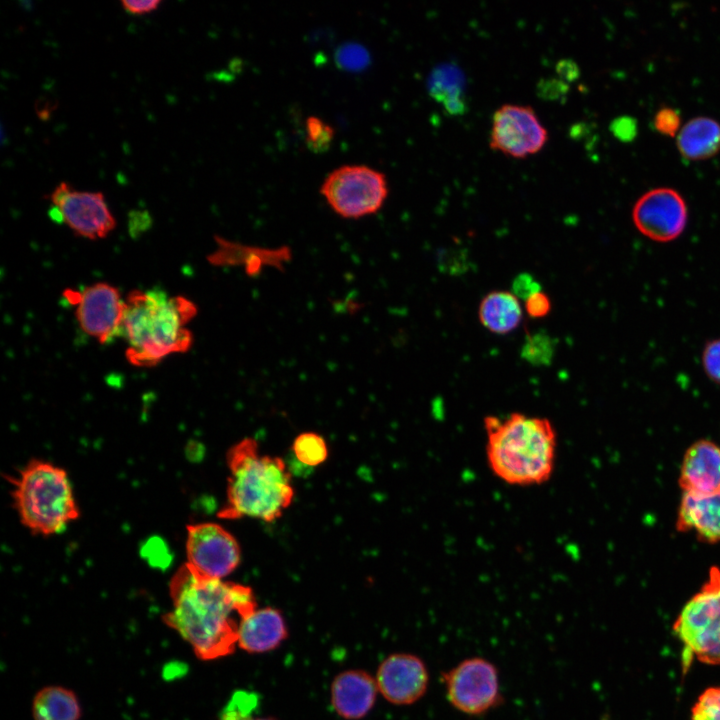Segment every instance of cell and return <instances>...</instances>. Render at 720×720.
Listing matches in <instances>:
<instances>
[{"mask_svg": "<svg viewBox=\"0 0 720 720\" xmlns=\"http://www.w3.org/2000/svg\"><path fill=\"white\" fill-rule=\"evenodd\" d=\"M169 592L172 609L163 620L202 660L231 654L240 621L257 609L250 587L204 578L186 564L171 578Z\"/></svg>", "mask_w": 720, "mask_h": 720, "instance_id": "1", "label": "cell"}, {"mask_svg": "<svg viewBox=\"0 0 720 720\" xmlns=\"http://www.w3.org/2000/svg\"><path fill=\"white\" fill-rule=\"evenodd\" d=\"M485 455L491 473L515 487L539 486L554 473L558 437L546 417L511 413L504 418L486 416Z\"/></svg>", "mask_w": 720, "mask_h": 720, "instance_id": "2", "label": "cell"}, {"mask_svg": "<svg viewBox=\"0 0 720 720\" xmlns=\"http://www.w3.org/2000/svg\"><path fill=\"white\" fill-rule=\"evenodd\" d=\"M121 335L128 344L126 358L137 367H153L167 356L187 352L193 334L187 324L196 305L183 296L161 289L133 290L125 299Z\"/></svg>", "mask_w": 720, "mask_h": 720, "instance_id": "3", "label": "cell"}, {"mask_svg": "<svg viewBox=\"0 0 720 720\" xmlns=\"http://www.w3.org/2000/svg\"><path fill=\"white\" fill-rule=\"evenodd\" d=\"M229 469L226 503L218 517H251L272 522L291 504V475L279 457L262 455L257 441L245 438L226 454Z\"/></svg>", "mask_w": 720, "mask_h": 720, "instance_id": "4", "label": "cell"}, {"mask_svg": "<svg viewBox=\"0 0 720 720\" xmlns=\"http://www.w3.org/2000/svg\"><path fill=\"white\" fill-rule=\"evenodd\" d=\"M9 481L19 520L32 534L51 536L61 533L79 518L73 488L63 468L33 459Z\"/></svg>", "mask_w": 720, "mask_h": 720, "instance_id": "5", "label": "cell"}, {"mask_svg": "<svg viewBox=\"0 0 720 720\" xmlns=\"http://www.w3.org/2000/svg\"><path fill=\"white\" fill-rule=\"evenodd\" d=\"M683 644L685 669L693 659L720 665V568L712 566L701 588L687 601L673 624Z\"/></svg>", "mask_w": 720, "mask_h": 720, "instance_id": "6", "label": "cell"}, {"mask_svg": "<svg viewBox=\"0 0 720 720\" xmlns=\"http://www.w3.org/2000/svg\"><path fill=\"white\" fill-rule=\"evenodd\" d=\"M320 193L337 215L359 219L382 208L389 187L381 171L367 165L349 164L331 171L324 179Z\"/></svg>", "mask_w": 720, "mask_h": 720, "instance_id": "7", "label": "cell"}, {"mask_svg": "<svg viewBox=\"0 0 720 720\" xmlns=\"http://www.w3.org/2000/svg\"><path fill=\"white\" fill-rule=\"evenodd\" d=\"M440 679L449 704L463 714L482 716L504 701L498 668L483 657L463 659Z\"/></svg>", "mask_w": 720, "mask_h": 720, "instance_id": "8", "label": "cell"}, {"mask_svg": "<svg viewBox=\"0 0 720 720\" xmlns=\"http://www.w3.org/2000/svg\"><path fill=\"white\" fill-rule=\"evenodd\" d=\"M48 198L52 203L50 217L55 222L65 223L77 236L103 239L116 227V219L100 191H79L62 181Z\"/></svg>", "mask_w": 720, "mask_h": 720, "instance_id": "9", "label": "cell"}, {"mask_svg": "<svg viewBox=\"0 0 720 720\" xmlns=\"http://www.w3.org/2000/svg\"><path fill=\"white\" fill-rule=\"evenodd\" d=\"M549 132L530 105L505 103L491 121L489 146L506 156L524 159L541 151Z\"/></svg>", "mask_w": 720, "mask_h": 720, "instance_id": "10", "label": "cell"}, {"mask_svg": "<svg viewBox=\"0 0 720 720\" xmlns=\"http://www.w3.org/2000/svg\"><path fill=\"white\" fill-rule=\"evenodd\" d=\"M63 297L75 306L81 330L101 344L121 335L125 300L115 286L97 282L83 290L66 289Z\"/></svg>", "mask_w": 720, "mask_h": 720, "instance_id": "11", "label": "cell"}, {"mask_svg": "<svg viewBox=\"0 0 720 720\" xmlns=\"http://www.w3.org/2000/svg\"><path fill=\"white\" fill-rule=\"evenodd\" d=\"M186 565L207 579L223 580L240 563L238 542L217 523L187 526Z\"/></svg>", "mask_w": 720, "mask_h": 720, "instance_id": "12", "label": "cell"}, {"mask_svg": "<svg viewBox=\"0 0 720 720\" xmlns=\"http://www.w3.org/2000/svg\"><path fill=\"white\" fill-rule=\"evenodd\" d=\"M632 219L637 230L648 239L670 242L685 230L687 205L678 191L669 187L654 188L636 201Z\"/></svg>", "mask_w": 720, "mask_h": 720, "instance_id": "13", "label": "cell"}, {"mask_svg": "<svg viewBox=\"0 0 720 720\" xmlns=\"http://www.w3.org/2000/svg\"><path fill=\"white\" fill-rule=\"evenodd\" d=\"M375 679L379 693L389 703L411 705L427 692L429 671L417 655L394 653L380 663Z\"/></svg>", "mask_w": 720, "mask_h": 720, "instance_id": "14", "label": "cell"}, {"mask_svg": "<svg viewBox=\"0 0 720 720\" xmlns=\"http://www.w3.org/2000/svg\"><path fill=\"white\" fill-rule=\"evenodd\" d=\"M679 485L689 494L720 491V447L706 439L690 445L682 459Z\"/></svg>", "mask_w": 720, "mask_h": 720, "instance_id": "15", "label": "cell"}, {"mask_svg": "<svg viewBox=\"0 0 720 720\" xmlns=\"http://www.w3.org/2000/svg\"><path fill=\"white\" fill-rule=\"evenodd\" d=\"M378 686L376 679L363 670L339 673L330 689V701L335 712L346 720H359L373 708Z\"/></svg>", "mask_w": 720, "mask_h": 720, "instance_id": "16", "label": "cell"}, {"mask_svg": "<svg viewBox=\"0 0 720 720\" xmlns=\"http://www.w3.org/2000/svg\"><path fill=\"white\" fill-rule=\"evenodd\" d=\"M676 528L680 532H693L703 542L720 541V491L712 494L683 493Z\"/></svg>", "mask_w": 720, "mask_h": 720, "instance_id": "17", "label": "cell"}, {"mask_svg": "<svg viewBox=\"0 0 720 720\" xmlns=\"http://www.w3.org/2000/svg\"><path fill=\"white\" fill-rule=\"evenodd\" d=\"M287 635L286 623L280 611L265 607L242 618L237 646L248 653H265L280 646Z\"/></svg>", "mask_w": 720, "mask_h": 720, "instance_id": "18", "label": "cell"}, {"mask_svg": "<svg viewBox=\"0 0 720 720\" xmlns=\"http://www.w3.org/2000/svg\"><path fill=\"white\" fill-rule=\"evenodd\" d=\"M217 248L208 256V261L216 266L240 265L245 266L248 275H258L265 265L282 268L283 263L291 257L290 249H261L231 242L220 236H215Z\"/></svg>", "mask_w": 720, "mask_h": 720, "instance_id": "19", "label": "cell"}, {"mask_svg": "<svg viewBox=\"0 0 720 720\" xmlns=\"http://www.w3.org/2000/svg\"><path fill=\"white\" fill-rule=\"evenodd\" d=\"M481 325L493 334L506 335L516 330L523 319V307L511 291L494 290L478 306Z\"/></svg>", "mask_w": 720, "mask_h": 720, "instance_id": "20", "label": "cell"}, {"mask_svg": "<svg viewBox=\"0 0 720 720\" xmlns=\"http://www.w3.org/2000/svg\"><path fill=\"white\" fill-rule=\"evenodd\" d=\"M677 147L689 160H704L720 151V123L700 116L688 121L679 131Z\"/></svg>", "mask_w": 720, "mask_h": 720, "instance_id": "21", "label": "cell"}, {"mask_svg": "<svg viewBox=\"0 0 720 720\" xmlns=\"http://www.w3.org/2000/svg\"><path fill=\"white\" fill-rule=\"evenodd\" d=\"M34 720H79L81 708L75 693L61 686L37 692L32 703Z\"/></svg>", "mask_w": 720, "mask_h": 720, "instance_id": "22", "label": "cell"}, {"mask_svg": "<svg viewBox=\"0 0 720 720\" xmlns=\"http://www.w3.org/2000/svg\"><path fill=\"white\" fill-rule=\"evenodd\" d=\"M556 341L544 331L528 333L520 349V356L527 363L537 366H549L555 356Z\"/></svg>", "mask_w": 720, "mask_h": 720, "instance_id": "23", "label": "cell"}, {"mask_svg": "<svg viewBox=\"0 0 720 720\" xmlns=\"http://www.w3.org/2000/svg\"><path fill=\"white\" fill-rule=\"evenodd\" d=\"M293 453L297 460L306 466L322 464L328 456L325 440L314 432H305L296 437L293 442Z\"/></svg>", "mask_w": 720, "mask_h": 720, "instance_id": "24", "label": "cell"}, {"mask_svg": "<svg viewBox=\"0 0 720 720\" xmlns=\"http://www.w3.org/2000/svg\"><path fill=\"white\" fill-rule=\"evenodd\" d=\"M259 705L255 692L236 691L221 712L220 720H249Z\"/></svg>", "mask_w": 720, "mask_h": 720, "instance_id": "25", "label": "cell"}, {"mask_svg": "<svg viewBox=\"0 0 720 720\" xmlns=\"http://www.w3.org/2000/svg\"><path fill=\"white\" fill-rule=\"evenodd\" d=\"M306 143L316 153L325 152L331 145L335 131L333 127L316 116H309L305 122Z\"/></svg>", "mask_w": 720, "mask_h": 720, "instance_id": "26", "label": "cell"}, {"mask_svg": "<svg viewBox=\"0 0 720 720\" xmlns=\"http://www.w3.org/2000/svg\"><path fill=\"white\" fill-rule=\"evenodd\" d=\"M691 720H720V686L709 687L699 695Z\"/></svg>", "mask_w": 720, "mask_h": 720, "instance_id": "27", "label": "cell"}, {"mask_svg": "<svg viewBox=\"0 0 720 720\" xmlns=\"http://www.w3.org/2000/svg\"><path fill=\"white\" fill-rule=\"evenodd\" d=\"M701 361L706 376L713 383L720 385V337L706 342Z\"/></svg>", "mask_w": 720, "mask_h": 720, "instance_id": "28", "label": "cell"}, {"mask_svg": "<svg viewBox=\"0 0 720 720\" xmlns=\"http://www.w3.org/2000/svg\"><path fill=\"white\" fill-rule=\"evenodd\" d=\"M679 113L670 107H663L654 117V126L658 132L667 136H674L680 128Z\"/></svg>", "mask_w": 720, "mask_h": 720, "instance_id": "29", "label": "cell"}, {"mask_svg": "<svg viewBox=\"0 0 720 720\" xmlns=\"http://www.w3.org/2000/svg\"><path fill=\"white\" fill-rule=\"evenodd\" d=\"M542 291L541 284L529 272H521L512 280L511 292L520 300H526L531 295Z\"/></svg>", "mask_w": 720, "mask_h": 720, "instance_id": "30", "label": "cell"}, {"mask_svg": "<svg viewBox=\"0 0 720 720\" xmlns=\"http://www.w3.org/2000/svg\"><path fill=\"white\" fill-rule=\"evenodd\" d=\"M525 312L535 319L547 316L552 308L551 299L543 291H539L524 301Z\"/></svg>", "mask_w": 720, "mask_h": 720, "instance_id": "31", "label": "cell"}, {"mask_svg": "<svg viewBox=\"0 0 720 720\" xmlns=\"http://www.w3.org/2000/svg\"><path fill=\"white\" fill-rule=\"evenodd\" d=\"M161 4L159 0H122V7L131 14H143L156 9Z\"/></svg>", "mask_w": 720, "mask_h": 720, "instance_id": "32", "label": "cell"}, {"mask_svg": "<svg viewBox=\"0 0 720 720\" xmlns=\"http://www.w3.org/2000/svg\"><path fill=\"white\" fill-rule=\"evenodd\" d=\"M615 134L623 140H629L636 134V125L632 119H619L615 122Z\"/></svg>", "mask_w": 720, "mask_h": 720, "instance_id": "33", "label": "cell"}, {"mask_svg": "<svg viewBox=\"0 0 720 720\" xmlns=\"http://www.w3.org/2000/svg\"><path fill=\"white\" fill-rule=\"evenodd\" d=\"M249 720H278V719L273 718V717H252Z\"/></svg>", "mask_w": 720, "mask_h": 720, "instance_id": "34", "label": "cell"}]
</instances>
